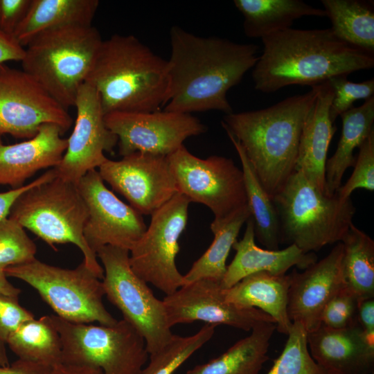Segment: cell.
Instances as JSON below:
<instances>
[{
  "instance_id": "obj_30",
  "label": "cell",
  "mask_w": 374,
  "mask_h": 374,
  "mask_svg": "<svg viewBox=\"0 0 374 374\" xmlns=\"http://www.w3.org/2000/svg\"><path fill=\"white\" fill-rule=\"evenodd\" d=\"M331 21L330 28L339 39L374 55L373 3L362 0H321Z\"/></svg>"
},
{
  "instance_id": "obj_34",
  "label": "cell",
  "mask_w": 374,
  "mask_h": 374,
  "mask_svg": "<svg viewBox=\"0 0 374 374\" xmlns=\"http://www.w3.org/2000/svg\"><path fill=\"white\" fill-rule=\"evenodd\" d=\"M216 326L206 323L193 335L181 337L173 335L161 350L149 356L148 365L143 367L139 374H173L212 338Z\"/></svg>"
},
{
  "instance_id": "obj_45",
  "label": "cell",
  "mask_w": 374,
  "mask_h": 374,
  "mask_svg": "<svg viewBox=\"0 0 374 374\" xmlns=\"http://www.w3.org/2000/svg\"><path fill=\"white\" fill-rule=\"evenodd\" d=\"M53 368L19 359L8 366H0V374H51Z\"/></svg>"
},
{
  "instance_id": "obj_11",
  "label": "cell",
  "mask_w": 374,
  "mask_h": 374,
  "mask_svg": "<svg viewBox=\"0 0 374 374\" xmlns=\"http://www.w3.org/2000/svg\"><path fill=\"white\" fill-rule=\"evenodd\" d=\"M178 193L206 206L222 223L247 206L242 169L225 157H197L182 145L167 157Z\"/></svg>"
},
{
  "instance_id": "obj_50",
  "label": "cell",
  "mask_w": 374,
  "mask_h": 374,
  "mask_svg": "<svg viewBox=\"0 0 374 374\" xmlns=\"http://www.w3.org/2000/svg\"><path fill=\"white\" fill-rule=\"evenodd\" d=\"M372 374H373V373H372Z\"/></svg>"
},
{
  "instance_id": "obj_10",
  "label": "cell",
  "mask_w": 374,
  "mask_h": 374,
  "mask_svg": "<svg viewBox=\"0 0 374 374\" xmlns=\"http://www.w3.org/2000/svg\"><path fill=\"white\" fill-rule=\"evenodd\" d=\"M103 265L105 295L144 338L149 356L161 350L172 339L163 300L157 299L147 283L130 264V251L105 246L96 252Z\"/></svg>"
},
{
  "instance_id": "obj_25",
  "label": "cell",
  "mask_w": 374,
  "mask_h": 374,
  "mask_svg": "<svg viewBox=\"0 0 374 374\" xmlns=\"http://www.w3.org/2000/svg\"><path fill=\"white\" fill-rule=\"evenodd\" d=\"M98 0H32L13 37L25 47L39 34L71 25H91Z\"/></svg>"
},
{
  "instance_id": "obj_27",
  "label": "cell",
  "mask_w": 374,
  "mask_h": 374,
  "mask_svg": "<svg viewBox=\"0 0 374 374\" xmlns=\"http://www.w3.org/2000/svg\"><path fill=\"white\" fill-rule=\"evenodd\" d=\"M233 3L244 17V33L250 38L262 39L290 28L302 17H326L323 9L301 0H234Z\"/></svg>"
},
{
  "instance_id": "obj_20",
  "label": "cell",
  "mask_w": 374,
  "mask_h": 374,
  "mask_svg": "<svg viewBox=\"0 0 374 374\" xmlns=\"http://www.w3.org/2000/svg\"><path fill=\"white\" fill-rule=\"evenodd\" d=\"M310 353L328 374H372L374 343L359 323L341 329L322 324L308 333Z\"/></svg>"
},
{
  "instance_id": "obj_22",
  "label": "cell",
  "mask_w": 374,
  "mask_h": 374,
  "mask_svg": "<svg viewBox=\"0 0 374 374\" xmlns=\"http://www.w3.org/2000/svg\"><path fill=\"white\" fill-rule=\"evenodd\" d=\"M232 248L235 251V255L220 282L223 289L231 287L254 273L266 271L283 275L294 266L304 270L317 261L314 253H304L294 244L281 250L258 247L255 243L254 223L251 216L246 222L243 238L236 240Z\"/></svg>"
},
{
  "instance_id": "obj_5",
  "label": "cell",
  "mask_w": 374,
  "mask_h": 374,
  "mask_svg": "<svg viewBox=\"0 0 374 374\" xmlns=\"http://www.w3.org/2000/svg\"><path fill=\"white\" fill-rule=\"evenodd\" d=\"M103 41L92 24L48 30L24 47L22 70L67 109L74 106Z\"/></svg>"
},
{
  "instance_id": "obj_32",
  "label": "cell",
  "mask_w": 374,
  "mask_h": 374,
  "mask_svg": "<svg viewBox=\"0 0 374 374\" xmlns=\"http://www.w3.org/2000/svg\"><path fill=\"white\" fill-rule=\"evenodd\" d=\"M250 216V211L247 206L229 220L222 223L211 224L213 240L208 249L184 275V285L201 279L218 283L222 281L226 271V261L230 250L237 240L242 225Z\"/></svg>"
},
{
  "instance_id": "obj_23",
  "label": "cell",
  "mask_w": 374,
  "mask_h": 374,
  "mask_svg": "<svg viewBox=\"0 0 374 374\" xmlns=\"http://www.w3.org/2000/svg\"><path fill=\"white\" fill-rule=\"evenodd\" d=\"M332 98L329 82L320 84L319 93L303 127L295 167V170L301 171L323 193L327 154L336 131L329 116Z\"/></svg>"
},
{
  "instance_id": "obj_4",
  "label": "cell",
  "mask_w": 374,
  "mask_h": 374,
  "mask_svg": "<svg viewBox=\"0 0 374 374\" xmlns=\"http://www.w3.org/2000/svg\"><path fill=\"white\" fill-rule=\"evenodd\" d=\"M85 82L97 91L105 114L160 110L168 97V60L135 36L115 34L103 41Z\"/></svg>"
},
{
  "instance_id": "obj_29",
  "label": "cell",
  "mask_w": 374,
  "mask_h": 374,
  "mask_svg": "<svg viewBox=\"0 0 374 374\" xmlns=\"http://www.w3.org/2000/svg\"><path fill=\"white\" fill-rule=\"evenodd\" d=\"M240 160L247 206L254 223L255 238L267 249L278 250L281 244L280 224L273 202L258 179L240 144L226 132Z\"/></svg>"
},
{
  "instance_id": "obj_42",
  "label": "cell",
  "mask_w": 374,
  "mask_h": 374,
  "mask_svg": "<svg viewBox=\"0 0 374 374\" xmlns=\"http://www.w3.org/2000/svg\"><path fill=\"white\" fill-rule=\"evenodd\" d=\"M55 177V170L54 168H51L37 177L35 180L28 184L19 188H12L10 190L0 193V220L8 217L12 205L21 194L32 187L51 180Z\"/></svg>"
},
{
  "instance_id": "obj_40",
  "label": "cell",
  "mask_w": 374,
  "mask_h": 374,
  "mask_svg": "<svg viewBox=\"0 0 374 374\" xmlns=\"http://www.w3.org/2000/svg\"><path fill=\"white\" fill-rule=\"evenodd\" d=\"M18 299L0 293V340L5 344L21 325L35 318L32 312L20 305Z\"/></svg>"
},
{
  "instance_id": "obj_16",
  "label": "cell",
  "mask_w": 374,
  "mask_h": 374,
  "mask_svg": "<svg viewBox=\"0 0 374 374\" xmlns=\"http://www.w3.org/2000/svg\"><path fill=\"white\" fill-rule=\"evenodd\" d=\"M74 107L77 114L73 132L61 161L53 168L57 177L76 185L106 161L105 152H113L118 137L107 127L98 94L91 85H81Z\"/></svg>"
},
{
  "instance_id": "obj_6",
  "label": "cell",
  "mask_w": 374,
  "mask_h": 374,
  "mask_svg": "<svg viewBox=\"0 0 374 374\" xmlns=\"http://www.w3.org/2000/svg\"><path fill=\"white\" fill-rule=\"evenodd\" d=\"M281 244H294L304 253L342 242L356 212L350 197L328 196L295 170L274 196Z\"/></svg>"
},
{
  "instance_id": "obj_19",
  "label": "cell",
  "mask_w": 374,
  "mask_h": 374,
  "mask_svg": "<svg viewBox=\"0 0 374 374\" xmlns=\"http://www.w3.org/2000/svg\"><path fill=\"white\" fill-rule=\"evenodd\" d=\"M342 242L337 243L323 259L302 272L294 269L287 296V315L300 322L307 332L321 325V315L326 304L346 285L342 273Z\"/></svg>"
},
{
  "instance_id": "obj_44",
  "label": "cell",
  "mask_w": 374,
  "mask_h": 374,
  "mask_svg": "<svg viewBox=\"0 0 374 374\" xmlns=\"http://www.w3.org/2000/svg\"><path fill=\"white\" fill-rule=\"evenodd\" d=\"M25 48L14 37L0 30V64L8 61H21Z\"/></svg>"
},
{
  "instance_id": "obj_17",
  "label": "cell",
  "mask_w": 374,
  "mask_h": 374,
  "mask_svg": "<svg viewBox=\"0 0 374 374\" xmlns=\"http://www.w3.org/2000/svg\"><path fill=\"white\" fill-rule=\"evenodd\" d=\"M98 171L141 215H151L177 193L167 157L135 152L109 159Z\"/></svg>"
},
{
  "instance_id": "obj_38",
  "label": "cell",
  "mask_w": 374,
  "mask_h": 374,
  "mask_svg": "<svg viewBox=\"0 0 374 374\" xmlns=\"http://www.w3.org/2000/svg\"><path fill=\"white\" fill-rule=\"evenodd\" d=\"M354 170L344 185L335 193L341 199H348L357 188L374 190V131L360 145Z\"/></svg>"
},
{
  "instance_id": "obj_28",
  "label": "cell",
  "mask_w": 374,
  "mask_h": 374,
  "mask_svg": "<svg viewBox=\"0 0 374 374\" xmlns=\"http://www.w3.org/2000/svg\"><path fill=\"white\" fill-rule=\"evenodd\" d=\"M275 330L274 323H259L223 354L186 374H259L269 358V341Z\"/></svg>"
},
{
  "instance_id": "obj_48",
  "label": "cell",
  "mask_w": 374,
  "mask_h": 374,
  "mask_svg": "<svg viewBox=\"0 0 374 374\" xmlns=\"http://www.w3.org/2000/svg\"><path fill=\"white\" fill-rule=\"evenodd\" d=\"M9 364L10 362L6 349V344L0 340V366H6Z\"/></svg>"
},
{
  "instance_id": "obj_21",
  "label": "cell",
  "mask_w": 374,
  "mask_h": 374,
  "mask_svg": "<svg viewBox=\"0 0 374 374\" xmlns=\"http://www.w3.org/2000/svg\"><path fill=\"white\" fill-rule=\"evenodd\" d=\"M63 133L57 125L44 124L26 141L0 145V184L19 188L37 171L57 166L67 147Z\"/></svg>"
},
{
  "instance_id": "obj_33",
  "label": "cell",
  "mask_w": 374,
  "mask_h": 374,
  "mask_svg": "<svg viewBox=\"0 0 374 374\" xmlns=\"http://www.w3.org/2000/svg\"><path fill=\"white\" fill-rule=\"evenodd\" d=\"M342 273L346 287L359 301L374 298V241L353 224L342 242Z\"/></svg>"
},
{
  "instance_id": "obj_43",
  "label": "cell",
  "mask_w": 374,
  "mask_h": 374,
  "mask_svg": "<svg viewBox=\"0 0 374 374\" xmlns=\"http://www.w3.org/2000/svg\"><path fill=\"white\" fill-rule=\"evenodd\" d=\"M357 321L368 339L374 343V298L359 302Z\"/></svg>"
},
{
  "instance_id": "obj_36",
  "label": "cell",
  "mask_w": 374,
  "mask_h": 374,
  "mask_svg": "<svg viewBox=\"0 0 374 374\" xmlns=\"http://www.w3.org/2000/svg\"><path fill=\"white\" fill-rule=\"evenodd\" d=\"M37 247L25 229L9 217L0 220V269L35 259Z\"/></svg>"
},
{
  "instance_id": "obj_13",
  "label": "cell",
  "mask_w": 374,
  "mask_h": 374,
  "mask_svg": "<svg viewBox=\"0 0 374 374\" xmlns=\"http://www.w3.org/2000/svg\"><path fill=\"white\" fill-rule=\"evenodd\" d=\"M107 127L118 137V152L168 157L187 139L207 127L190 114L157 110L146 112H112L105 116Z\"/></svg>"
},
{
  "instance_id": "obj_12",
  "label": "cell",
  "mask_w": 374,
  "mask_h": 374,
  "mask_svg": "<svg viewBox=\"0 0 374 374\" xmlns=\"http://www.w3.org/2000/svg\"><path fill=\"white\" fill-rule=\"evenodd\" d=\"M190 201L177 193L151 215L141 238L130 250L134 272L166 295L184 285V275L176 265L179 238L184 231Z\"/></svg>"
},
{
  "instance_id": "obj_31",
  "label": "cell",
  "mask_w": 374,
  "mask_h": 374,
  "mask_svg": "<svg viewBox=\"0 0 374 374\" xmlns=\"http://www.w3.org/2000/svg\"><path fill=\"white\" fill-rule=\"evenodd\" d=\"M6 344L19 359L52 368L62 364V341L50 315L26 321Z\"/></svg>"
},
{
  "instance_id": "obj_9",
  "label": "cell",
  "mask_w": 374,
  "mask_h": 374,
  "mask_svg": "<svg viewBox=\"0 0 374 374\" xmlns=\"http://www.w3.org/2000/svg\"><path fill=\"white\" fill-rule=\"evenodd\" d=\"M4 271L8 277L21 280L34 288L56 315L66 321L107 326L118 321L103 304L102 280L83 261L74 269H65L35 258L7 267Z\"/></svg>"
},
{
  "instance_id": "obj_18",
  "label": "cell",
  "mask_w": 374,
  "mask_h": 374,
  "mask_svg": "<svg viewBox=\"0 0 374 374\" xmlns=\"http://www.w3.org/2000/svg\"><path fill=\"white\" fill-rule=\"evenodd\" d=\"M163 302L170 328L179 323L203 321L251 331L263 322L275 323L271 317L259 309L241 308L228 302L220 283L208 279L184 285L166 295Z\"/></svg>"
},
{
  "instance_id": "obj_49",
  "label": "cell",
  "mask_w": 374,
  "mask_h": 374,
  "mask_svg": "<svg viewBox=\"0 0 374 374\" xmlns=\"http://www.w3.org/2000/svg\"><path fill=\"white\" fill-rule=\"evenodd\" d=\"M2 144H3L2 139H1V138L0 136V145H1Z\"/></svg>"
},
{
  "instance_id": "obj_3",
  "label": "cell",
  "mask_w": 374,
  "mask_h": 374,
  "mask_svg": "<svg viewBox=\"0 0 374 374\" xmlns=\"http://www.w3.org/2000/svg\"><path fill=\"white\" fill-rule=\"evenodd\" d=\"M320 84L267 108L226 114L222 125L242 146L273 198L295 171L300 139Z\"/></svg>"
},
{
  "instance_id": "obj_24",
  "label": "cell",
  "mask_w": 374,
  "mask_h": 374,
  "mask_svg": "<svg viewBox=\"0 0 374 374\" xmlns=\"http://www.w3.org/2000/svg\"><path fill=\"white\" fill-rule=\"evenodd\" d=\"M290 275H275L266 271L252 274L228 289L224 296L229 303L241 308H254L273 318L276 330L288 335L292 322L287 315Z\"/></svg>"
},
{
  "instance_id": "obj_35",
  "label": "cell",
  "mask_w": 374,
  "mask_h": 374,
  "mask_svg": "<svg viewBox=\"0 0 374 374\" xmlns=\"http://www.w3.org/2000/svg\"><path fill=\"white\" fill-rule=\"evenodd\" d=\"M280 355L267 374H328L312 357L308 332L300 322H293Z\"/></svg>"
},
{
  "instance_id": "obj_14",
  "label": "cell",
  "mask_w": 374,
  "mask_h": 374,
  "mask_svg": "<svg viewBox=\"0 0 374 374\" xmlns=\"http://www.w3.org/2000/svg\"><path fill=\"white\" fill-rule=\"evenodd\" d=\"M73 119L30 75L0 64V136L30 139L44 124H55L65 132Z\"/></svg>"
},
{
  "instance_id": "obj_37",
  "label": "cell",
  "mask_w": 374,
  "mask_h": 374,
  "mask_svg": "<svg viewBox=\"0 0 374 374\" xmlns=\"http://www.w3.org/2000/svg\"><path fill=\"white\" fill-rule=\"evenodd\" d=\"M347 77L346 75H337L328 80L333 91L329 109V116L332 123L342 113L353 107L355 100H366L373 96V78L356 83L348 80Z\"/></svg>"
},
{
  "instance_id": "obj_1",
  "label": "cell",
  "mask_w": 374,
  "mask_h": 374,
  "mask_svg": "<svg viewBox=\"0 0 374 374\" xmlns=\"http://www.w3.org/2000/svg\"><path fill=\"white\" fill-rule=\"evenodd\" d=\"M165 110L190 114L217 110L233 112L227 92L256 64L259 49L219 37H201L174 26Z\"/></svg>"
},
{
  "instance_id": "obj_15",
  "label": "cell",
  "mask_w": 374,
  "mask_h": 374,
  "mask_svg": "<svg viewBox=\"0 0 374 374\" xmlns=\"http://www.w3.org/2000/svg\"><path fill=\"white\" fill-rule=\"evenodd\" d=\"M76 186L88 211L83 233L90 249L96 254L107 245L130 251L147 229L142 215L106 187L98 170Z\"/></svg>"
},
{
  "instance_id": "obj_41",
  "label": "cell",
  "mask_w": 374,
  "mask_h": 374,
  "mask_svg": "<svg viewBox=\"0 0 374 374\" xmlns=\"http://www.w3.org/2000/svg\"><path fill=\"white\" fill-rule=\"evenodd\" d=\"M32 0H0V30L13 35L25 18Z\"/></svg>"
},
{
  "instance_id": "obj_2",
  "label": "cell",
  "mask_w": 374,
  "mask_h": 374,
  "mask_svg": "<svg viewBox=\"0 0 374 374\" xmlns=\"http://www.w3.org/2000/svg\"><path fill=\"white\" fill-rule=\"evenodd\" d=\"M263 51L252 70L254 88L275 92L311 87L330 78L373 68L374 55L337 38L332 30L287 28L262 38Z\"/></svg>"
},
{
  "instance_id": "obj_8",
  "label": "cell",
  "mask_w": 374,
  "mask_h": 374,
  "mask_svg": "<svg viewBox=\"0 0 374 374\" xmlns=\"http://www.w3.org/2000/svg\"><path fill=\"white\" fill-rule=\"evenodd\" d=\"M50 317L60 336L62 364L96 367L103 374H139L148 359L144 338L123 319L107 326Z\"/></svg>"
},
{
  "instance_id": "obj_47",
  "label": "cell",
  "mask_w": 374,
  "mask_h": 374,
  "mask_svg": "<svg viewBox=\"0 0 374 374\" xmlns=\"http://www.w3.org/2000/svg\"><path fill=\"white\" fill-rule=\"evenodd\" d=\"M7 277L4 270L0 269V293L19 297L21 290L11 284Z\"/></svg>"
},
{
  "instance_id": "obj_46",
  "label": "cell",
  "mask_w": 374,
  "mask_h": 374,
  "mask_svg": "<svg viewBox=\"0 0 374 374\" xmlns=\"http://www.w3.org/2000/svg\"><path fill=\"white\" fill-rule=\"evenodd\" d=\"M51 374H103L96 367L61 364L53 368Z\"/></svg>"
},
{
  "instance_id": "obj_26",
  "label": "cell",
  "mask_w": 374,
  "mask_h": 374,
  "mask_svg": "<svg viewBox=\"0 0 374 374\" xmlns=\"http://www.w3.org/2000/svg\"><path fill=\"white\" fill-rule=\"evenodd\" d=\"M342 130L334 154L327 159L325 169V193L332 196L341 186L346 170L353 167L355 149L359 148L373 130L374 97L359 107H352L340 115Z\"/></svg>"
},
{
  "instance_id": "obj_7",
  "label": "cell",
  "mask_w": 374,
  "mask_h": 374,
  "mask_svg": "<svg viewBox=\"0 0 374 374\" xmlns=\"http://www.w3.org/2000/svg\"><path fill=\"white\" fill-rule=\"evenodd\" d=\"M8 217L53 249L56 244L75 245L87 267L98 278H103V268L84 237L88 211L75 184L56 176L36 185L17 198Z\"/></svg>"
},
{
  "instance_id": "obj_39",
  "label": "cell",
  "mask_w": 374,
  "mask_h": 374,
  "mask_svg": "<svg viewBox=\"0 0 374 374\" xmlns=\"http://www.w3.org/2000/svg\"><path fill=\"white\" fill-rule=\"evenodd\" d=\"M359 302L357 296L345 287L323 308L321 324L330 328L341 329L357 323Z\"/></svg>"
}]
</instances>
